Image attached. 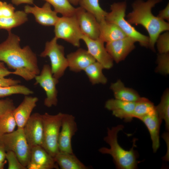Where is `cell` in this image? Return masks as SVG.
Instances as JSON below:
<instances>
[{
    "label": "cell",
    "mask_w": 169,
    "mask_h": 169,
    "mask_svg": "<svg viewBox=\"0 0 169 169\" xmlns=\"http://www.w3.org/2000/svg\"><path fill=\"white\" fill-rule=\"evenodd\" d=\"M7 162V161H5L3 162H0V169H3L4 168V165Z\"/></svg>",
    "instance_id": "7bdbcfd3"
},
{
    "label": "cell",
    "mask_w": 169,
    "mask_h": 169,
    "mask_svg": "<svg viewBox=\"0 0 169 169\" xmlns=\"http://www.w3.org/2000/svg\"><path fill=\"white\" fill-rule=\"evenodd\" d=\"M38 100L36 97L25 95L21 103L13 111L18 128H23Z\"/></svg>",
    "instance_id": "e0dca14e"
},
{
    "label": "cell",
    "mask_w": 169,
    "mask_h": 169,
    "mask_svg": "<svg viewBox=\"0 0 169 169\" xmlns=\"http://www.w3.org/2000/svg\"><path fill=\"white\" fill-rule=\"evenodd\" d=\"M0 68L1 69H6L5 65L4 64V63L0 61Z\"/></svg>",
    "instance_id": "ee69618b"
},
{
    "label": "cell",
    "mask_w": 169,
    "mask_h": 169,
    "mask_svg": "<svg viewBox=\"0 0 169 169\" xmlns=\"http://www.w3.org/2000/svg\"><path fill=\"white\" fill-rule=\"evenodd\" d=\"M24 11L27 14H33L37 22L46 26H54L59 18L57 15L58 13L52 10L51 5L47 2L42 7L36 5L33 7L26 5Z\"/></svg>",
    "instance_id": "2e32d148"
},
{
    "label": "cell",
    "mask_w": 169,
    "mask_h": 169,
    "mask_svg": "<svg viewBox=\"0 0 169 169\" xmlns=\"http://www.w3.org/2000/svg\"><path fill=\"white\" fill-rule=\"evenodd\" d=\"M15 108L12 99L7 98L0 100V116L8 111H13Z\"/></svg>",
    "instance_id": "d590c367"
},
{
    "label": "cell",
    "mask_w": 169,
    "mask_h": 169,
    "mask_svg": "<svg viewBox=\"0 0 169 169\" xmlns=\"http://www.w3.org/2000/svg\"><path fill=\"white\" fill-rule=\"evenodd\" d=\"M162 0H136L132 4V10L127 15L131 24L140 25L146 30L149 35V47L155 50V45L159 36L168 31L169 24L152 13V9Z\"/></svg>",
    "instance_id": "7a4b0ae2"
},
{
    "label": "cell",
    "mask_w": 169,
    "mask_h": 169,
    "mask_svg": "<svg viewBox=\"0 0 169 169\" xmlns=\"http://www.w3.org/2000/svg\"><path fill=\"white\" fill-rule=\"evenodd\" d=\"M110 89L116 99L127 102H136L141 98L135 90L126 87L120 80L112 83Z\"/></svg>",
    "instance_id": "7402d4cb"
},
{
    "label": "cell",
    "mask_w": 169,
    "mask_h": 169,
    "mask_svg": "<svg viewBox=\"0 0 169 169\" xmlns=\"http://www.w3.org/2000/svg\"><path fill=\"white\" fill-rule=\"evenodd\" d=\"M30 148L41 146L43 136V124L42 115L35 113L31 115L23 128Z\"/></svg>",
    "instance_id": "7c38bea8"
},
{
    "label": "cell",
    "mask_w": 169,
    "mask_h": 169,
    "mask_svg": "<svg viewBox=\"0 0 169 169\" xmlns=\"http://www.w3.org/2000/svg\"><path fill=\"white\" fill-rule=\"evenodd\" d=\"M81 40L86 45L88 52L104 69H110L113 67V60L107 52L102 41L99 38L92 39L84 35Z\"/></svg>",
    "instance_id": "4fadbf2b"
},
{
    "label": "cell",
    "mask_w": 169,
    "mask_h": 169,
    "mask_svg": "<svg viewBox=\"0 0 169 169\" xmlns=\"http://www.w3.org/2000/svg\"><path fill=\"white\" fill-rule=\"evenodd\" d=\"M77 130L74 116L72 115L64 113L58 140L59 151L73 153L71 140Z\"/></svg>",
    "instance_id": "30bf717a"
},
{
    "label": "cell",
    "mask_w": 169,
    "mask_h": 169,
    "mask_svg": "<svg viewBox=\"0 0 169 169\" xmlns=\"http://www.w3.org/2000/svg\"><path fill=\"white\" fill-rule=\"evenodd\" d=\"M54 26L55 37L57 39H63L76 47L80 46L83 34L75 15L59 17Z\"/></svg>",
    "instance_id": "ba28073f"
},
{
    "label": "cell",
    "mask_w": 169,
    "mask_h": 169,
    "mask_svg": "<svg viewBox=\"0 0 169 169\" xmlns=\"http://www.w3.org/2000/svg\"><path fill=\"white\" fill-rule=\"evenodd\" d=\"M6 158L8 162V169H26L19 161L15 153L11 151L6 152Z\"/></svg>",
    "instance_id": "836d02e7"
},
{
    "label": "cell",
    "mask_w": 169,
    "mask_h": 169,
    "mask_svg": "<svg viewBox=\"0 0 169 169\" xmlns=\"http://www.w3.org/2000/svg\"><path fill=\"white\" fill-rule=\"evenodd\" d=\"M100 0H80V7L93 15L99 23L105 20L107 13L100 6Z\"/></svg>",
    "instance_id": "484cf974"
},
{
    "label": "cell",
    "mask_w": 169,
    "mask_h": 169,
    "mask_svg": "<svg viewBox=\"0 0 169 169\" xmlns=\"http://www.w3.org/2000/svg\"><path fill=\"white\" fill-rule=\"evenodd\" d=\"M34 0H11L12 3L17 6L20 4L26 3L33 4Z\"/></svg>",
    "instance_id": "f35d334b"
},
{
    "label": "cell",
    "mask_w": 169,
    "mask_h": 169,
    "mask_svg": "<svg viewBox=\"0 0 169 169\" xmlns=\"http://www.w3.org/2000/svg\"><path fill=\"white\" fill-rule=\"evenodd\" d=\"M64 114L52 115L46 112L42 115L43 136L41 146L54 157L59 151L58 140Z\"/></svg>",
    "instance_id": "8992f818"
},
{
    "label": "cell",
    "mask_w": 169,
    "mask_h": 169,
    "mask_svg": "<svg viewBox=\"0 0 169 169\" xmlns=\"http://www.w3.org/2000/svg\"><path fill=\"white\" fill-rule=\"evenodd\" d=\"M70 3L73 5L76 6L79 4L80 0H68Z\"/></svg>",
    "instance_id": "b9f144b4"
},
{
    "label": "cell",
    "mask_w": 169,
    "mask_h": 169,
    "mask_svg": "<svg viewBox=\"0 0 169 169\" xmlns=\"http://www.w3.org/2000/svg\"><path fill=\"white\" fill-rule=\"evenodd\" d=\"M155 109L159 118L165 122L166 128L169 129V91L166 89L161 97L159 104L155 106Z\"/></svg>",
    "instance_id": "83f0119b"
},
{
    "label": "cell",
    "mask_w": 169,
    "mask_h": 169,
    "mask_svg": "<svg viewBox=\"0 0 169 169\" xmlns=\"http://www.w3.org/2000/svg\"><path fill=\"white\" fill-rule=\"evenodd\" d=\"M21 81L18 79L5 77L0 78V87H6L19 84Z\"/></svg>",
    "instance_id": "8d00e7d4"
},
{
    "label": "cell",
    "mask_w": 169,
    "mask_h": 169,
    "mask_svg": "<svg viewBox=\"0 0 169 169\" xmlns=\"http://www.w3.org/2000/svg\"><path fill=\"white\" fill-rule=\"evenodd\" d=\"M28 20L27 14L24 11H16L11 17H0V29L11 31L12 28L23 24Z\"/></svg>",
    "instance_id": "cb8c5ba5"
},
{
    "label": "cell",
    "mask_w": 169,
    "mask_h": 169,
    "mask_svg": "<svg viewBox=\"0 0 169 169\" xmlns=\"http://www.w3.org/2000/svg\"><path fill=\"white\" fill-rule=\"evenodd\" d=\"M160 19L169 21V3H168L165 8L161 10L157 16Z\"/></svg>",
    "instance_id": "74e56055"
},
{
    "label": "cell",
    "mask_w": 169,
    "mask_h": 169,
    "mask_svg": "<svg viewBox=\"0 0 169 169\" xmlns=\"http://www.w3.org/2000/svg\"><path fill=\"white\" fill-rule=\"evenodd\" d=\"M135 103L136 102H127L115 98L111 99L106 101L105 107L112 111L113 115L115 117L129 121L132 119V115Z\"/></svg>",
    "instance_id": "d6986e66"
},
{
    "label": "cell",
    "mask_w": 169,
    "mask_h": 169,
    "mask_svg": "<svg viewBox=\"0 0 169 169\" xmlns=\"http://www.w3.org/2000/svg\"><path fill=\"white\" fill-rule=\"evenodd\" d=\"M135 42L132 38L127 36L106 43L105 48L113 61L118 63L124 60L135 49Z\"/></svg>",
    "instance_id": "5bb4252c"
},
{
    "label": "cell",
    "mask_w": 169,
    "mask_h": 169,
    "mask_svg": "<svg viewBox=\"0 0 169 169\" xmlns=\"http://www.w3.org/2000/svg\"><path fill=\"white\" fill-rule=\"evenodd\" d=\"M146 125L152 141V147L155 153L160 146L159 130L161 120L155 109L140 119Z\"/></svg>",
    "instance_id": "ffe728a7"
},
{
    "label": "cell",
    "mask_w": 169,
    "mask_h": 169,
    "mask_svg": "<svg viewBox=\"0 0 169 169\" xmlns=\"http://www.w3.org/2000/svg\"><path fill=\"white\" fill-rule=\"evenodd\" d=\"M74 15L84 35L92 39L99 38V23L93 15L80 6L76 8Z\"/></svg>",
    "instance_id": "8fae6325"
},
{
    "label": "cell",
    "mask_w": 169,
    "mask_h": 169,
    "mask_svg": "<svg viewBox=\"0 0 169 169\" xmlns=\"http://www.w3.org/2000/svg\"><path fill=\"white\" fill-rule=\"evenodd\" d=\"M57 165L61 169H88L73 153L59 151L54 157Z\"/></svg>",
    "instance_id": "603a6c76"
},
{
    "label": "cell",
    "mask_w": 169,
    "mask_h": 169,
    "mask_svg": "<svg viewBox=\"0 0 169 169\" xmlns=\"http://www.w3.org/2000/svg\"><path fill=\"white\" fill-rule=\"evenodd\" d=\"M10 74H12V71L8 70L7 68H0V78H4Z\"/></svg>",
    "instance_id": "ab89813d"
},
{
    "label": "cell",
    "mask_w": 169,
    "mask_h": 169,
    "mask_svg": "<svg viewBox=\"0 0 169 169\" xmlns=\"http://www.w3.org/2000/svg\"><path fill=\"white\" fill-rule=\"evenodd\" d=\"M52 5L54 10L63 16H70L74 15L76 8L68 0H44Z\"/></svg>",
    "instance_id": "f1b7e54d"
},
{
    "label": "cell",
    "mask_w": 169,
    "mask_h": 169,
    "mask_svg": "<svg viewBox=\"0 0 169 169\" xmlns=\"http://www.w3.org/2000/svg\"><path fill=\"white\" fill-rule=\"evenodd\" d=\"M99 38L107 43L123 38L127 36L116 25L105 20L99 23Z\"/></svg>",
    "instance_id": "44dd1931"
},
{
    "label": "cell",
    "mask_w": 169,
    "mask_h": 169,
    "mask_svg": "<svg viewBox=\"0 0 169 169\" xmlns=\"http://www.w3.org/2000/svg\"><path fill=\"white\" fill-rule=\"evenodd\" d=\"M15 8L12 4L0 1V17L8 18L15 13Z\"/></svg>",
    "instance_id": "e575fe53"
},
{
    "label": "cell",
    "mask_w": 169,
    "mask_h": 169,
    "mask_svg": "<svg viewBox=\"0 0 169 169\" xmlns=\"http://www.w3.org/2000/svg\"><path fill=\"white\" fill-rule=\"evenodd\" d=\"M34 79V85L39 84L45 92L46 97L44 101V105L48 108L56 106L58 100L56 86L59 79L53 76L50 66L48 64H44L39 74Z\"/></svg>",
    "instance_id": "9c48e42d"
},
{
    "label": "cell",
    "mask_w": 169,
    "mask_h": 169,
    "mask_svg": "<svg viewBox=\"0 0 169 169\" xmlns=\"http://www.w3.org/2000/svg\"><path fill=\"white\" fill-rule=\"evenodd\" d=\"M28 169H52L58 168L54 157L41 146L31 148L30 162L26 167Z\"/></svg>",
    "instance_id": "9a60e30c"
},
{
    "label": "cell",
    "mask_w": 169,
    "mask_h": 169,
    "mask_svg": "<svg viewBox=\"0 0 169 169\" xmlns=\"http://www.w3.org/2000/svg\"><path fill=\"white\" fill-rule=\"evenodd\" d=\"M58 39L54 37L50 41L46 42L44 49L40 56L49 58L53 75L59 79L64 74L68 64L64 55V47L58 43Z\"/></svg>",
    "instance_id": "52a82bcc"
},
{
    "label": "cell",
    "mask_w": 169,
    "mask_h": 169,
    "mask_svg": "<svg viewBox=\"0 0 169 169\" xmlns=\"http://www.w3.org/2000/svg\"><path fill=\"white\" fill-rule=\"evenodd\" d=\"M0 145L6 152L11 151L16 155L19 161L26 167L30 160L31 148L23 128L0 135Z\"/></svg>",
    "instance_id": "5b68a950"
},
{
    "label": "cell",
    "mask_w": 169,
    "mask_h": 169,
    "mask_svg": "<svg viewBox=\"0 0 169 169\" xmlns=\"http://www.w3.org/2000/svg\"><path fill=\"white\" fill-rule=\"evenodd\" d=\"M33 93V91L28 87L19 84L6 87H0V98L15 94L29 95Z\"/></svg>",
    "instance_id": "4dcf8cb0"
},
{
    "label": "cell",
    "mask_w": 169,
    "mask_h": 169,
    "mask_svg": "<svg viewBox=\"0 0 169 169\" xmlns=\"http://www.w3.org/2000/svg\"><path fill=\"white\" fill-rule=\"evenodd\" d=\"M6 152L4 148L0 145V162H3L5 161Z\"/></svg>",
    "instance_id": "60d3db41"
},
{
    "label": "cell",
    "mask_w": 169,
    "mask_h": 169,
    "mask_svg": "<svg viewBox=\"0 0 169 169\" xmlns=\"http://www.w3.org/2000/svg\"><path fill=\"white\" fill-rule=\"evenodd\" d=\"M159 54L169 53V32L166 31L160 34L156 40V44Z\"/></svg>",
    "instance_id": "d6a6232c"
},
{
    "label": "cell",
    "mask_w": 169,
    "mask_h": 169,
    "mask_svg": "<svg viewBox=\"0 0 169 169\" xmlns=\"http://www.w3.org/2000/svg\"><path fill=\"white\" fill-rule=\"evenodd\" d=\"M124 128L123 125H120L111 129L107 128V135L104 137V141L109 145L110 148L102 147L99 151L101 153L111 155L118 169H136L138 161L136 153L134 149V143L131 148L127 151L122 148L118 141V134Z\"/></svg>",
    "instance_id": "3957f363"
},
{
    "label": "cell",
    "mask_w": 169,
    "mask_h": 169,
    "mask_svg": "<svg viewBox=\"0 0 169 169\" xmlns=\"http://www.w3.org/2000/svg\"><path fill=\"white\" fill-rule=\"evenodd\" d=\"M8 33L7 39L0 44V61L14 70L12 74L26 81L34 79L40 72L36 54L28 45L21 47L19 36Z\"/></svg>",
    "instance_id": "6da1fadb"
},
{
    "label": "cell",
    "mask_w": 169,
    "mask_h": 169,
    "mask_svg": "<svg viewBox=\"0 0 169 169\" xmlns=\"http://www.w3.org/2000/svg\"><path fill=\"white\" fill-rule=\"evenodd\" d=\"M103 66L96 61L90 64L84 71L92 84H105L107 82V79L103 74Z\"/></svg>",
    "instance_id": "d4e9b609"
},
{
    "label": "cell",
    "mask_w": 169,
    "mask_h": 169,
    "mask_svg": "<svg viewBox=\"0 0 169 169\" xmlns=\"http://www.w3.org/2000/svg\"><path fill=\"white\" fill-rule=\"evenodd\" d=\"M68 67L70 70L79 72L96 61L87 50L79 48L66 56Z\"/></svg>",
    "instance_id": "ac0fdd59"
},
{
    "label": "cell",
    "mask_w": 169,
    "mask_h": 169,
    "mask_svg": "<svg viewBox=\"0 0 169 169\" xmlns=\"http://www.w3.org/2000/svg\"><path fill=\"white\" fill-rule=\"evenodd\" d=\"M155 109L153 103L148 99L141 97L136 102L132 115V117L140 119Z\"/></svg>",
    "instance_id": "4316f807"
},
{
    "label": "cell",
    "mask_w": 169,
    "mask_h": 169,
    "mask_svg": "<svg viewBox=\"0 0 169 169\" xmlns=\"http://www.w3.org/2000/svg\"><path fill=\"white\" fill-rule=\"evenodd\" d=\"M126 7L125 1L112 3L110 6V11L107 12L105 20L117 25L127 36L138 42L141 46L149 47V37L138 32L125 19Z\"/></svg>",
    "instance_id": "277c9868"
},
{
    "label": "cell",
    "mask_w": 169,
    "mask_h": 169,
    "mask_svg": "<svg viewBox=\"0 0 169 169\" xmlns=\"http://www.w3.org/2000/svg\"><path fill=\"white\" fill-rule=\"evenodd\" d=\"M12 111H8L0 116V135L13 132L17 126Z\"/></svg>",
    "instance_id": "f546056e"
},
{
    "label": "cell",
    "mask_w": 169,
    "mask_h": 169,
    "mask_svg": "<svg viewBox=\"0 0 169 169\" xmlns=\"http://www.w3.org/2000/svg\"><path fill=\"white\" fill-rule=\"evenodd\" d=\"M157 66L156 68V72L163 75L169 74V53L159 54L157 56Z\"/></svg>",
    "instance_id": "1f68e13d"
}]
</instances>
